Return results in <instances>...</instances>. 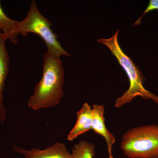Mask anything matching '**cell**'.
<instances>
[{"instance_id":"obj_1","label":"cell","mask_w":158,"mask_h":158,"mask_svg":"<svg viewBox=\"0 0 158 158\" xmlns=\"http://www.w3.org/2000/svg\"><path fill=\"white\" fill-rule=\"evenodd\" d=\"M65 72L61 59L47 52L43 57L42 77L29 98V107L37 111L59 104L64 92Z\"/></svg>"},{"instance_id":"obj_2","label":"cell","mask_w":158,"mask_h":158,"mask_svg":"<svg viewBox=\"0 0 158 158\" xmlns=\"http://www.w3.org/2000/svg\"><path fill=\"white\" fill-rule=\"evenodd\" d=\"M119 31L110 38H102L97 40L100 43L107 47L113 56L123 69L129 80L128 90L116 100L115 107L120 108L132 102L136 97L140 96L145 100L151 99L158 105V96L144 88V78L143 74L132 59L122 49L118 43V36Z\"/></svg>"},{"instance_id":"obj_3","label":"cell","mask_w":158,"mask_h":158,"mask_svg":"<svg viewBox=\"0 0 158 158\" xmlns=\"http://www.w3.org/2000/svg\"><path fill=\"white\" fill-rule=\"evenodd\" d=\"M122 150L129 158H158V125L130 129L122 138Z\"/></svg>"},{"instance_id":"obj_4","label":"cell","mask_w":158,"mask_h":158,"mask_svg":"<svg viewBox=\"0 0 158 158\" xmlns=\"http://www.w3.org/2000/svg\"><path fill=\"white\" fill-rule=\"evenodd\" d=\"M52 25V23L41 14L34 1H32L25 18L18 22L19 34L24 37L31 33L39 35L46 44L48 53L59 58L62 56H70L58 41L57 34L51 29Z\"/></svg>"},{"instance_id":"obj_5","label":"cell","mask_w":158,"mask_h":158,"mask_svg":"<svg viewBox=\"0 0 158 158\" xmlns=\"http://www.w3.org/2000/svg\"><path fill=\"white\" fill-rule=\"evenodd\" d=\"M13 149L24 158H72V154L65 144L61 142H56L44 149L32 148L27 150L15 145H13Z\"/></svg>"},{"instance_id":"obj_6","label":"cell","mask_w":158,"mask_h":158,"mask_svg":"<svg viewBox=\"0 0 158 158\" xmlns=\"http://www.w3.org/2000/svg\"><path fill=\"white\" fill-rule=\"evenodd\" d=\"M104 112L105 107L103 105H93L92 107V130L105 138L107 145L109 158H114L113 155V148L116 141V138L106 127Z\"/></svg>"},{"instance_id":"obj_7","label":"cell","mask_w":158,"mask_h":158,"mask_svg":"<svg viewBox=\"0 0 158 158\" xmlns=\"http://www.w3.org/2000/svg\"><path fill=\"white\" fill-rule=\"evenodd\" d=\"M6 35L0 30V122L3 124L6 118V109L4 103L3 91L5 81L9 73V54L5 44L7 40Z\"/></svg>"},{"instance_id":"obj_8","label":"cell","mask_w":158,"mask_h":158,"mask_svg":"<svg viewBox=\"0 0 158 158\" xmlns=\"http://www.w3.org/2000/svg\"><path fill=\"white\" fill-rule=\"evenodd\" d=\"M77 119L74 126L67 135L68 141H73L79 136L92 129V108L88 103L83 105L77 113Z\"/></svg>"},{"instance_id":"obj_9","label":"cell","mask_w":158,"mask_h":158,"mask_svg":"<svg viewBox=\"0 0 158 158\" xmlns=\"http://www.w3.org/2000/svg\"><path fill=\"white\" fill-rule=\"evenodd\" d=\"M18 21L9 18L4 12L0 2V30L6 35L7 40L16 44L19 32Z\"/></svg>"},{"instance_id":"obj_10","label":"cell","mask_w":158,"mask_h":158,"mask_svg":"<svg viewBox=\"0 0 158 158\" xmlns=\"http://www.w3.org/2000/svg\"><path fill=\"white\" fill-rule=\"evenodd\" d=\"M71 154L72 158H94L96 154L95 145L82 140L74 145Z\"/></svg>"},{"instance_id":"obj_11","label":"cell","mask_w":158,"mask_h":158,"mask_svg":"<svg viewBox=\"0 0 158 158\" xmlns=\"http://www.w3.org/2000/svg\"><path fill=\"white\" fill-rule=\"evenodd\" d=\"M154 10H158V0H150L149 1V4L147 8L144 11V13L138 19V20L134 24V26H137L140 24L141 23V20L142 19L143 16L149 11H153Z\"/></svg>"}]
</instances>
